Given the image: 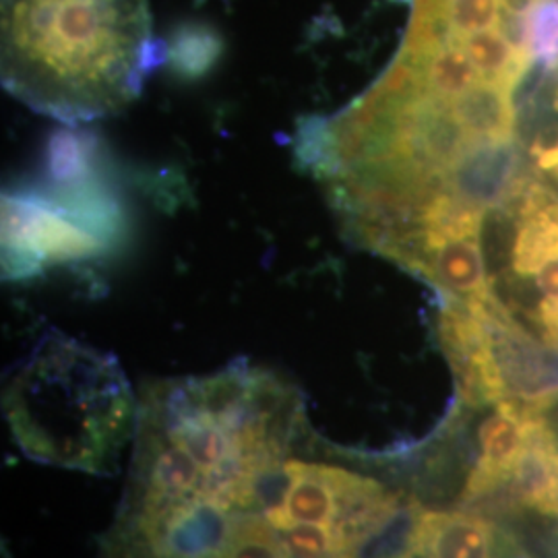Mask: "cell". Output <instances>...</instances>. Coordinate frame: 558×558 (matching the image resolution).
<instances>
[{
  "mask_svg": "<svg viewBox=\"0 0 558 558\" xmlns=\"http://www.w3.org/2000/svg\"><path fill=\"white\" fill-rule=\"evenodd\" d=\"M408 499L341 465L288 459L265 518L279 534L306 525L299 558H362L398 521Z\"/></svg>",
  "mask_w": 558,
  "mask_h": 558,
  "instance_id": "5",
  "label": "cell"
},
{
  "mask_svg": "<svg viewBox=\"0 0 558 558\" xmlns=\"http://www.w3.org/2000/svg\"><path fill=\"white\" fill-rule=\"evenodd\" d=\"M4 416L27 458L106 476L135 439L140 401L117 360L50 333L9 383Z\"/></svg>",
  "mask_w": 558,
  "mask_h": 558,
  "instance_id": "3",
  "label": "cell"
},
{
  "mask_svg": "<svg viewBox=\"0 0 558 558\" xmlns=\"http://www.w3.org/2000/svg\"><path fill=\"white\" fill-rule=\"evenodd\" d=\"M137 424L191 458L207 502L263 513L308 420L290 380L236 360L207 377L145 385Z\"/></svg>",
  "mask_w": 558,
  "mask_h": 558,
  "instance_id": "2",
  "label": "cell"
},
{
  "mask_svg": "<svg viewBox=\"0 0 558 558\" xmlns=\"http://www.w3.org/2000/svg\"><path fill=\"white\" fill-rule=\"evenodd\" d=\"M2 85L64 124L120 112L158 64L147 0H2Z\"/></svg>",
  "mask_w": 558,
  "mask_h": 558,
  "instance_id": "1",
  "label": "cell"
},
{
  "mask_svg": "<svg viewBox=\"0 0 558 558\" xmlns=\"http://www.w3.org/2000/svg\"><path fill=\"white\" fill-rule=\"evenodd\" d=\"M484 311L558 366V179L518 158L499 199L482 218Z\"/></svg>",
  "mask_w": 558,
  "mask_h": 558,
  "instance_id": "4",
  "label": "cell"
}]
</instances>
